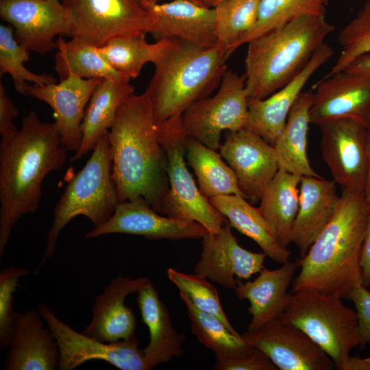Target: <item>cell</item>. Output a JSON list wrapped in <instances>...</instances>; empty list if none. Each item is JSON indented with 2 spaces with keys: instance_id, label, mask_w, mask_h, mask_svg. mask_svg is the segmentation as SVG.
I'll use <instances>...</instances> for the list:
<instances>
[{
  "instance_id": "1",
  "label": "cell",
  "mask_w": 370,
  "mask_h": 370,
  "mask_svg": "<svg viewBox=\"0 0 370 370\" xmlns=\"http://www.w3.org/2000/svg\"><path fill=\"white\" fill-rule=\"evenodd\" d=\"M68 149L54 123L42 121L31 110L21 128L0 142V255L11 231L23 216L35 212L42 185L51 172L60 169Z\"/></svg>"
},
{
  "instance_id": "2",
  "label": "cell",
  "mask_w": 370,
  "mask_h": 370,
  "mask_svg": "<svg viewBox=\"0 0 370 370\" xmlns=\"http://www.w3.org/2000/svg\"><path fill=\"white\" fill-rule=\"evenodd\" d=\"M108 139L119 203L144 200L163 215L169 192L167 160L145 92L134 94L123 103Z\"/></svg>"
},
{
  "instance_id": "3",
  "label": "cell",
  "mask_w": 370,
  "mask_h": 370,
  "mask_svg": "<svg viewBox=\"0 0 370 370\" xmlns=\"http://www.w3.org/2000/svg\"><path fill=\"white\" fill-rule=\"evenodd\" d=\"M369 212L364 191L343 190L332 219L297 259L300 271L291 293L313 289L343 299L363 284L360 261Z\"/></svg>"
},
{
  "instance_id": "4",
  "label": "cell",
  "mask_w": 370,
  "mask_h": 370,
  "mask_svg": "<svg viewBox=\"0 0 370 370\" xmlns=\"http://www.w3.org/2000/svg\"><path fill=\"white\" fill-rule=\"evenodd\" d=\"M146 88L157 124L181 120L195 101L220 84L229 56L219 45L201 48L175 38H164Z\"/></svg>"
},
{
  "instance_id": "5",
  "label": "cell",
  "mask_w": 370,
  "mask_h": 370,
  "mask_svg": "<svg viewBox=\"0 0 370 370\" xmlns=\"http://www.w3.org/2000/svg\"><path fill=\"white\" fill-rule=\"evenodd\" d=\"M334 29L325 15H304L248 42L244 74L248 97L262 99L287 84Z\"/></svg>"
},
{
  "instance_id": "6",
  "label": "cell",
  "mask_w": 370,
  "mask_h": 370,
  "mask_svg": "<svg viewBox=\"0 0 370 370\" xmlns=\"http://www.w3.org/2000/svg\"><path fill=\"white\" fill-rule=\"evenodd\" d=\"M118 204L108 133L99 140L85 166L69 180L58 200L37 272L53 256L61 231L72 219L82 215L92 222L93 227H99L111 218Z\"/></svg>"
},
{
  "instance_id": "7",
  "label": "cell",
  "mask_w": 370,
  "mask_h": 370,
  "mask_svg": "<svg viewBox=\"0 0 370 370\" xmlns=\"http://www.w3.org/2000/svg\"><path fill=\"white\" fill-rule=\"evenodd\" d=\"M291 293L282 319L305 332L341 370L350 351L359 345L356 310L337 295L313 289Z\"/></svg>"
},
{
  "instance_id": "8",
  "label": "cell",
  "mask_w": 370,
  "mask_h": 370,
  "mask_svg": "<svg viewBox=\"0 0 370 370\" xmlns=\"http://www.w3.org/2000/svg\"><path fill=\"white\" fill-rule=\"evenodd\" d=\"M166 156L169 192L163 215L196 221L210 234L220 232L227 221L199 190L185 162L188 136L182 121L157 124Z\"/></svg>"
},
{
  "instance_id": "9",
  "label": "cell",
  "mask_w": 370,
  "mask_h": 370,
  "mask_svg": "<svg viewBox=\"0 0 370 370\" xmlns=\"http://www.w3.org/2000/svg\"><path fill=\"white\" fill-rule=\"evenodd\" d=\"M248 99L245 75L227 69L217 92L195 101L184 112L185 133L210 149H219L223 132L245 128Z\"/></svg>"
},
{
  "instance_id": "10",
  "label": "cell",
  "mask_w": 370,
  "mask_h": 370,
  "mask_svg": "<svg viewBox=\"0 0 370 370\" xmlns=\"http://www.w3.org/2000/svg\"><path fill=\"white\" fill-rule=\"evenodd\" d=\"M71 18V36L101 47L112 38L150 34V10L140 0H61Z\"/></svg>"
},
{
  "instance_id": "11",
  "label": "cell",
  "mask_w": 370,
  "mask_h": 370,
  "mask_svg": "<svg viewBox=\"0 0 370 370\" xmlns=\"http://www.w3.org/2000/svg\"><path fill=\"white\" fill-rule=\"evenodd\" d=\"M321 151L333 180L348 191H364L369 173L368 127L350 118L319 125Z\"/></svg>"
},
{
  "instance_id": "12",
  "label": "cell",
  "mask_w": 370,
  "mask_h": 370,
  "mask_svg": "<svg viewBox=\"0 0 370 370\" xmlns=\"http://www.w3.org/2000/svg\"><path fill=\"white\" fill-rule=\"evenodd\" d=\"M38 310L53 332L60 349L59 370H72L91 360H101L121 370H146L145 354L136 336L103 343L79 333L56 316L46 304Z\"/></svg>"
},
{
  "instance_id": "13",
  "label": "cell",
  "mask_w": 370,
  "mask_h": 370,
  "mask_svg": "<svg viewBox=\"0 0 370 370\" xmlns=\"http://www.w3.org/2000/svg\"><path fill=\"white\" fill-rule=\"evenodd\" d=\"M0 16L21 45L42 55L57 47L56 36H71V15L60 0H0Z\"/></svg>"
},
{
  "instance_id": "14",
  "label": "cell",
  "mask_w": 370,
  "mask_h": 370,
  "mask_svg": "<svg viewBox=\"0 0 370 370\" xmlns=\"http://www.w3.org/2000/svg\"><path fill=\"white\" fill-rule=\"evenodd\" d=\"M245 199L256 204L279 170L273 145L247 128L225 132L219 148Z\"/></svg>"
},
{
  "instance_id": "15",
  "label": "cell",
  "mask_w": 370,
  "mask_h": 370,
  "mask_svg": "<svg viewBox=\"0 0 370 370\" xmlns=\"http://www.w3.org/2000/svg\"><path fill=\"white\" fill-rule=\"evenodd\" d=\"M249 344L262 350L280 370H331L329 356L305 332L282 317L255 331L241 334Z\"/></svg>"
},
{
  "instance_id": "16",
  "label": "cell",
  "mask_w": 370,
  "mask_h": 370,
  "mask_svg": "<svg viewBox=\"0 0 370 370\" xmlns=\"http://www.w3.org/2000/svg\"><path fill=\"white\" fill-rule=\"evenodd\" d=\"M310 123L350 118L370 126V73L343 70L314 86Z\"/></svg>"
},
{
  "instance_id": "17",
  "label": "cell",
  "mask_w": 370,
  "mask_h": 370,
  "mask_svg": "<svg viewBox=\"0 0 370 370\" xmlns=\"http://www.w3.org/2000/svg\"><path fill=\"white\" fill-rule=\"evenodd\" d=\"M231 227L227 221L219 232L201 238V251L194 269V273L229 289L234 288L236 279L247 280L259 273L267 256L243 248Z\"/></svg>"
},
{
  "instance_id": "18",
  "label": "cell",
  "mask_w": 370,
  "mask_h": 370,
  "mask_svg": "<svg viewBox=\"0 0 370 370\" xmlns=\"http://www.w3.org/2000/svg\"><path fill=\"white\" fill-rule=\"evenodd\" d=\"M143 236L150 240L201 238L208 230L200 223L164 217L144 200L119 203L111 218L85 235L92 238L110 234Z\"/></svg>"
},
{
  "instance_id": "19",
  "label": "cell",
  "mask_w": 370,
  "mask_h": 370,
  "mask_svg": "<svg viewBox=\"0 0 370 370\" xmlns=\"http://www.w3.org/2000/svg\"><path fill=\"white\" fill-rule=\"evenodd\" d=\"M103 79L71 75L59 83L29 86L25 96L47 103L53 110L55 123L68 150L76 152L82 143V124L86 106Z\"/></svg>"
},
{
  "instance_id": "20",
  "label": "cell",
  "mask_w": 370,
  "mask_h": 370,
  "mask_svg": "<svg viewBox=\"0 0 370 370\" xmlns=\"http://www.w3.org/2000/svg\"><path fill=\"white\" fill-rule=\"evenodd\" d=\"M333 54L332 48L326 42L323 43L306 66L287 84L264 99L249 98V119L245 128L273 145L305 84Z\"/></svg>"
},
{
  "instance_id": "21",
  "label": "cell",
  "mask_w": 370,
  "mask_h": 370,
  "mask_svg": "<svg viewBox=\"0 0 370 370\" xmlns=\"http://www.w3.org/2000/svg\"><path fill=\"white\" fill-rule=\"evenodd\" d=\"M151 280L146 277H117L95 298L92 320L83 333L103 343H115L135 336L136 319L125 304L126 297L137 293Z\"/></svg>"
},
{
  "instance_id": "22",
  "label": "cell",
  "mask_w": 370,
  "mask_h": 370,
  "mask_svg": "<svg viewBox=\"0 0 370 370\" xmlns=\"http://www.w3.org/2000/svg\"><path fill=\"white\" fill-rule=\"evenodd\" d=\"M150 33L156 40L175 38L201 48L217 45L214 9L188 0H173L149 8Z\"/></svg>"
},
{
  "instance_id": "23",
  "label": "cell",
  "mask_w": 370,
  "mask_h": 370,
  "mask_svg": "<svg viewBox=\"0 0 370 370\" xmlns=\"http://www.w3.org/2000/svg\"><path fill=\"white\" fill-rule=\"evenodd\" d=\"M299 269L297 260L288 261L278 269L263 268L253 281L243 282L236 279L234 291L239 299H247L251 320L248 331H255L268 322L282 317L287 307L291 292L287 290Z\"/></svg>"
},
{
  "instance_id": "24",
  "label": "cell",
  "mask_w": 370,
  "mask_h": 370,
  "mask_svg": "<svg viewBox=\"0 0 370 370\" xmlns=\"http://www.w3.org/2000/svg\"><path fill=\"white\" fill-rule=\"evenodd\" d=\"M38 310L16 313L14 330L2 369L55 370L60 349L51 329L45 328Z\"/></svg>"
},
{
  "instance_id": "25",
  "label": "cell",
  "mask_w": 370,
  "mask_h": 370,
  "mask_svg": "<svg viewBox=\"0 0 370 370\" xmlns=\"http://www.w3.org/2000/svg\"><path fill=\"white\" fill-rule=\"evenodd\" d=\"M336 182L321 177L302 176L299 182V205L295 221L292 243L299 249L300 258L332 219L340 196Z\"/></svg>"
},
{
  "instance_id": "26",
  "label": "cell",
  "mask_w": 370,
  "mask_h": 370,
  "mask_svg": "<svg viewBox=\"0 0 370 370\" xmlns=\"http://www.w3.org/2000/svg\"><path fill=\"white\" fill-rule=\"evenodd\" d=\"M136 301L143 323L149 332V343L143 349L146 370L182 356L185 335L174 328L168 308L151 282L137 292Z\"/></svg>"
},
{
  "instance_id": "27",
  "label": "cell",
  "mask_w": 370,
  "mask_h": 370,
  "mask_svg": "<svg viewBox=\"0 0 370 370\" xmlns=\"http://www.w3.org/2000/svg\"><path fill=\"white\" fill-rule=\"evenodd\" d=\"M134 94L130 80L103 79L95 90L85 110L82 124V140L71 161L81 159L92 151L109 132L123 103Z\"/></svg>"
},
{
  "instance_id": "28",
  "label": "cell",
  "mask_w": 370,
  "mask_h": 370,
  "mask_svg": "<svg viewBox=\"0 0 370 370\" xmlns=\"http://www.w3.org/2000/svg\"><path fill=\"white\" fill-rule=\"evenodd\" d=\"M312 99V91L301 92L289 112L284 127L273 145L279 170L300 177H321L311 166L307 154Z\"/></svg>"
},
{
  "instance_id": "29",
  "label": "cell",
  "mask_w": 370,
  "mask_h": 370,
  "mask_svg": "<svg viewBox=\"0 0 370 370\" xmlns=\"http://www.w3.org/2000/svg\"><path fill=\"white\" fill-rule=\"evenodd\" d=\"M209 201L224 215L232 227L256 242L271 259L282 264L290 260L291 251L278 242L259 208L234 195L217 196Z\"/></svg>"
},
{
  "instance_id": "30",
  "label": "cell",
  "mask_w": 370,
  "mask_h": 370,
  "mask_svg": "<svg viewBox=\"0 0 370 370\" xmlns=\"http://www.w3.org/2000/svg\"><path fill=\"white\" fill-rule=\"evenodd\" d=\"M301 177L278 170L264 190L259 209L280 245L292 243L293 230L299 205Z\"/></svg>"
},
{
  "instance_id": "31",
  "label": "cell",
  "mask_w": 370,
  "mask_h": 370,
  "mask_svg": "<svg viewBox=\"0 0 370 370\" xmlns=\"http://www.w3.org/2000/svg\"><path fill=\"white\" fill-rule=\"evenodd\" d=\"M186 156L197 176L199 189L206 198L227 195L245 198L234 172L223 161L220 153L188 136Z\"/></svg>"
},
{
  "instance_id": "32",
  "label": "cell",
  "mask_w": 370,
  "mask_h": 370,
  "mask_svg": "<svg viewBox=\"0 0 370 370\" xmlns=\"http://www.w3.org/2000/svg\"><path fill=\"white\" fill-rule=\"evenodd\" d=\"M56 45L55 70L60 81L71 75L86 79H131L114 69L91 43L76 37L69 41L60 37Z\"/></svg>"
},
{
  "instance_id": "33",
  "label": "cell",
  "mask_w": 370,
  "mask_h": 370,
  "mask_svg": "<svg viewBox=\"0 0 370 370\" xmlns=\"http://www.w3.org/2000/svg\"><path fill=\"white\" fill-rule=\"evenodd\" d=\"M180 297L187 308L191 330L198 341L212 351L217 361H225L248 354L254 346L242 335H236L216 317L197 309L184 294Z\"/></svg>"
},
{
  "instance_id": "34",
  "label": "cell",
  "mask_w": 370,
  "mask_h": 370,
  "mask_svg": "<svg viewBox=\"0 0 370 370\" xmlns=\"http://www.w3.org/2000/svg\"><path fill=\"white\" fill-rule=\"evenodd\" d=\"M145 33H136L112 38L98 47L99 53L118 72L130 79L136 78L145 64L156 62L165 40L149 43Z\"/></svg>"
},
{
  "instance_id": "35",
  "label": "cell",
  "mask_w": 370,
  "mask_h": 370,
  "mask_svg": "<svg viewBox=\"0 0 370 370\" xmlns=\"http://www.w3.org/2000/svg\"><path fill=\"white\" fill-rule=\"evenodd\" d=\"M328 0H261L256 23L234 50L252 40L304 15H325Z\"/></svg>"
},
{
  "instance_id": "36",
  "label": "cell",
  "mask_w": 370,
  "mask_h": 370,
  "mask_svg": "<svg viewBox=\"0 0 370 370\" xmlns=\"http://www.w3.org/2000/svg\"><path fill=\"white\" fill-rule=\"evenodd\" d=\"M261 0H226L213 8L217 45L229 57L237 42L255 25Z\"/></svg>"
},
{
  "instance_id": "37",
  "label": "cell",
  "mask_w": 370,
  "mask_h": 370,
  "mask_svg": "<svg viewBox=\"0 0 370 370\" xmlns=\"http://www.w3.org/2000/svg\"><path fill=\"white\" fill-rule=\"evenodd\" d=\"M29 51L14 39L12 25H0V74L8 73L16 91L25 96L29 86L27 82L38 86L57 83L51 75L36 74L27 69L23 63L29 60Z\"/></svg>"
},
{
  "instance_id": "38",
  "label": "cell",
  "mask_w": 370,
  "mask_h": 370,
  "mask_svg": "<svg viewBox=\"0 0 370 370\" xmlns=\"http://www.w3.org/2000/svg\"><path fill=\"white\" fill-rule=\"evenodd\" d=\"M167 276L180 293L185 295L197 309L216 317L230 332L240 335L223 310L218 291L206 278L195 273H184L173 268L167 269Z\"/></svg>"
},
{
  "instance_id": "39",
  "label": "cell",
  "mask_w": 370,
  "mask_h": 370,
  "mask_svg": "<svg viewBox=\"0 0 370 370\" xmlns=\"http://www.w3.org/2000/svg\"><path fill=\"white\" fill-rule=\"evenodd\" d=\"M341 51L325 76L344 70L358 57L370 53V0L340 32L338 37Z\"/></svg>"
},
{
  "instance_id": "40",
  "label": "cell",
  "mask_w": 370,
  "mask_h": 370,
  "mask_svg": "<svg viewBox=\"0 0 370 370\" xmlns=\"http://www.w3.org/2000/svg\"><path fill=\"white\" fill-rule=\"evenodd\" d=\"M28 273L25 268L10 266L0 273V347H10L16 320L12 304L19 278Z\"/></svg>"
},
{
  "instance_id": "41",
  "label": "cell",
  "mask_w": 370,
  "mask_h": 370,
  "mask_svg": "<svg viewBox=\"0 0 370 370\" xmlns=\"http://www.w3.org/2000/svg\"><path fill=\"white\" fill-rule=\"evenodd\" d=\"M346 299L351 300L357 314L360 349L370 346V291L363 284L355 286Z\"/></svg>"
},
{
  "instance_id": "42",
  "label": "cell",
  "mask_w": 370,
  "mask_h": 370,
  "mask_svg": "<svg viewBox=\"0 0 370 370\" xmlns=\"http://www.w3.org/2000/svg\"><path fill=\"white\" fill-rule=\"evenodd\" d=\"M215 370H277V367L260 349L254 347L248 354L225 361H217Z\"/></svg>"
},
{
  "instance_id": "43",
  "label": "cell",
  "mask_w": 370,
  "mask_h": 370,
  "mask_svg": "<svg viewBox=\"0 0 370 370\" xmlns=\"http://www.w3.org/2000/svg\"><path fill=\"white\" fill-rule=\"evenodd\" d=\"M18 114V110L12 99L6 95L2 83H0V135L1 138H10L18 131L12 121Z\"/></svg>"
},
{
  "instance_id": "44",
  "label": "cell",
  "mask_w": 370,
  "mask_h": 370,
  "mask_svg": "<svg viewBox=\"0 0 370 370\" xmlns=\"http://www.w3.org/2000/svg\"><path fill=\"white\" fill-rule=\"evenodd\" d=\"M360 267L362 283L369 287L370 286V212L365 232Z\"/></svg>"
},
{
  "instance_id": "45",
  "label": "cell",
  "mask_w": 370,
  "mask_h": 370,
  "mask_svg": "<svg viewBox=\"0 0 370 370\" xmlns=\"http://www.w3.org/2000/svg\"><path fill=\"white\" fill-rule=\"evenodd\" d=\"M341 370H370V356L367 358L349 356Z\"/></svg>"
},
{
  "instance_id": "46",
  "label": "cell",
  "mask_w": 370,
  "mask_h": 370,
  "mask_svg": "<svg viewBox=\"0 0 370 370\" xmlns=\"http://www.w3.org/2000/svg\"><path fill=\"white\" fill-rule=\"evenodd\" d=\"M344 70L351 72L370 73V53L358 57Z\"/></svg>"
},
{
  "instance_id": "47",
  "label": "cell",
  "mask_w": 370,
  "mask_h": 370,
  "mask_svg": "<svg viewBox=\"0 0 370 370\" xmlns=\"http://www.w3.org/2000/svg\"><path fill=\"white\" fill-rule=\"evenodd\" d=\"M367 146H368L369 166V173H368L367 184H366L364 193H365V197L367 201L370 204V127H369L367 129Z\"/></svg>"
},
{
  "instance_id": "48",
  "label": "cell",
  "mask_w": 370,
  "mask_h": 370,
  "mask_svg": "<svg viewBox=\"0 0 370 370\" xmlns=\"http://www.w3.org/2000/svg\"><path fill=\"white\" fill-rule=\"evenodd\" d=\"M163 0H140L142 4L145 8L147 9H149V8L152 7L153 5L159 3L160 1ZM190 1H193L197 4L204 5L202 3L201 0H188ZM205 6V5H204Z\"/></svg>"
},
{
  "instance_id": "49",
  "label": "cell",
  "mask_w": 370,
  "mask_h": 370,
  "mask_svg": "<svg viewBox=\"0 0 370 370\" xmlns=\"http://www.w3.org/2000/svg\"><path fill=\"white\" fill-rule=\"evenodd\" d=\"M203 4L208 8H214L220 3L226 0H201Z\"/></svg>"
},
{
  "instance_id": "50",
  "label": "cell",
  "mask_w": 370,
  "mask_h": 370,
  "mask_svg": "<svg viewBox=\"0 0 370 370\" xmlns=\"http://www.w3.org/2000/svg\"><path fill=\"white\" fill-rule=\"evenodd\" d=\"M370 127V126H369Z\"/></svg>"
}]
</instances>
